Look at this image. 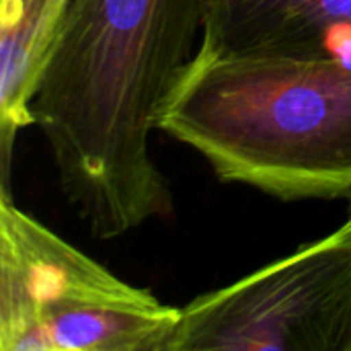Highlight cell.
Masks as SVG:
<instances>
[{"label":"cell","mask_w":351,"mask_h":351,"mask_svg":"<svg viewBox=\"0 0 351 351\" xmlns=\"http://www.w3.org/2000/svg\"><path fill=\"white\" fill-rule=\"evenodd\" d=\"M204 16L206 0H70L33 117L64 197L101 241L173 212L150 138Z\"/></svg>","instance_id":"obj_1"},{"label":"cell","mask_w":351,"mask_h":351,"mask_svg":"<svg viewBox=\"0 0 351 351\" xmlns=\"http://www.w3.org/2000/svg\"><path fill=\"white\" fill-rule=\"evenodd\" d=\"M158 132L224 183L282 202L351 199V60L197 47Z\"/></svg>","instance_id":"obj_2"},{"label":"cell","mask_w":351,"mask_h":351,"mask_svg":"<svg viewBox=\"0 0 351 351\" xmlns=\"http://www.w3.org/2000/svg\"><path fill=\"white\" fill-rule=\"evenodd\" d=\"M169 351H351V212L331 234L181 306Z\"/></svg>","instance_id":"obj_3"},{"label":"cell","mask_w":351,"mask_h":351,"mask_svg":"<svg viewBox=\"0 0 351 351\" xmlns=\"http://www.w3.org/2000/svg\"><path fill=\"white\" fill-rule=\"evenodd\" d=\"M162 304L21 210L10 191H0V351H10L25 331L58 313Z\"/></svg>","instance_id":"obj_4"},{"label":"cell","mask_w":351,"mask_h":351,"mask_svg":"<svg viewBox=\"0 0 351 351\" xmlns=\"http://www.w3.org/2000/svg\"><path fill=\"white\" fill-rule=\"evenodd\" d=\"M199 45L351 60V0H206Z\"/></svg>","instance_id":"obj_5"},{"label":"cell","mask_w":351,"mask_h":351,"mask_svg":"<svg viewBox=\"0 0 351 351\" xmlns=\"http://www.w3.org/2000/svg\"><path fill=\"white\" fill-rule=\"evenodd\" d=\"M70 0H0V191H10L16 136L35 125L37 95Z\"/></svg>","instance_id":"obj_6"},{"label":"cell","mask_w":351,"mask_h":351,"mask_svg":"<svg viewBox=\"0 0 351 351\" xmlns=\"http://www.w3.org/2000/svg\"><path fill=\"white\" fill-rule=\"evenodd\" d=\"M181 308L90 306L58 313L25 331L10 351H169Z\"/></svg>","instance_id":"obj_7"},{"label":"cell","mask_w":351,"mask_h":351,"mask_svg":"<svg viewBox=\"0 0 351 351\" xmlns=\"http://www.w3.org/2000/svg\"><path fill=\"white\" fill-rule=\"evenodd\" d=\"M350 212H351V199H350Z\"/></svg>","instance_id":"obj_8"}]
</instances>
